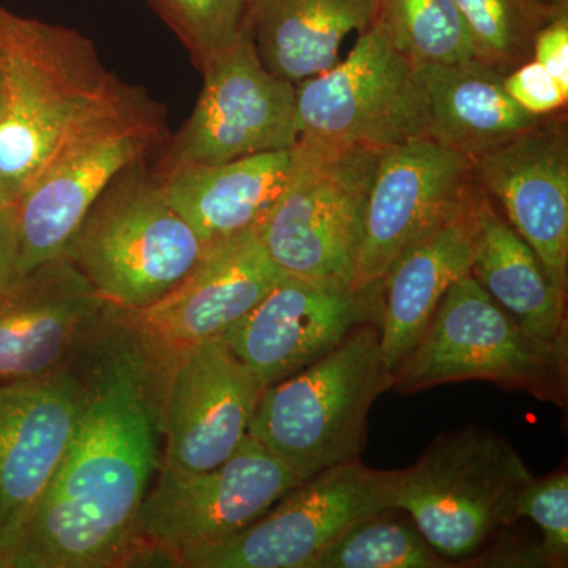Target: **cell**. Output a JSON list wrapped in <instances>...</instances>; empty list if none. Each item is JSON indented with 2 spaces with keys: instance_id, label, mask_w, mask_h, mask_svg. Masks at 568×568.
<instances>
[{
  "instance_id": "1",
  "label": "cell",
  "mask_w": 568,
  "mask_h": 568,
  "mask_svg": "<svg viewBox=\"0 0 568 568\" xmlns=\"http://www.w3.org/2000/svg\"><path fill=\"white\" fill-rule=\"evenodd\" d=\"M138 354L112 357L84 384L58 473L9 568H97L130 558L156 467V409Z\"/></svg>"
},
{
  "instance_id": "2",
  "label": "cell",
  "mask_w": 568,
  "mask_h": 568,
  "mask_svg": "<svg viewBox=\"0 0 568 568\" xmlns=\"http://www.w3.org/2000/svg\"><path fill=\"white\" fill-rule=\"evenodd\" d=\"M155 119L88 37L0 7V211L85 142Z\"/></svg>"
},
{
  "instance_id": "3",
  "label": "cell",
  "mask_w": 568,
  "mask_h": 568,
  "mask_svg": "<svg viewBox=\"0 0 568 568\" xmlns=\"http://www.w3.org/2000/svg\"><path fill=\"white\" fill-rule=\"evenodd\" d=\"M390 386L379 324H366L320 361L264 388L248 436L306 480L361 459L366 417Z\"/></svg>"
},
{
  "instance_id": "4",
  "label": "cell",
  "mask_w": 568,
  "mask_h": 568,
  "mask_svg": "<svg viewBox=\"0 0 568 568\" xmlns=\"http://www.w3.org/2000/svg\"><path fill=\"white\" fill-rule=\"evenodd\" d=\"M203 252L156 174L140 162L112 179L62 254L104 304L129 313L173 290Z\"/></svg>"
},
{
  "instance_id": "5",
  "label": "cell",
  "mask_w": 568,
  "mask_h": 568,
  "mask_svg": "<svg viewBox=\"0 0 568 568\" xmlns=\"http://www.w3.org/2000/svg\"><path fill=\"white\" fill-rule=\"evenodd\" d=\"M567 373V339L530 334L467 274L444 295L425 334L392 375L390 388L409 395L488 381L566 407Z\"/></svg>"
},
{
  "instance_id": "6",
  "label": "cell",
  "mask_w": 568,
  "mask_h": 568,
  "mask_svg": "<svg viewBox=\"0 0 568 568\" xmlns=\"http://www.w3.org/2000/svg\"><path fill=\"white\" fill-rule=\"evenodd\" d=\"M534 478L503 436L469 426L437 436L413 466L394 470V506L444 559L459 562L517 521L518 497Z\"/></svg>"
},
{
  "instance_id": "7",
  "label": "cell",
  "mask_w": 568,
  "mask_h": 568,
  "mask_svg": "<svg viewBox=\"0 0 568 568\" xmlns=\"http://www.w3.org/2000/svg\"><path fill=\"white\" fill-rule=\"evenodd\" d=\"M379 152L297 141L286 186L257 227L282 274L353 286Z\"/></svg>"
},
{
  "instance_id": "8",
  "label": "cell",
  "mask_w": 568,
  "mask_h": 568,
  "mask_svg": "<svg viewBox=\"0 0 568 568\" xmlns=\"http://www.w3.org/2000/svg\"><path fill=\"white\" fill-rule=\"evenodd\" d=\"M294 85L298 140L383 151L425 138L417 67L376 21L361 33L345 61Z\"/></svg>"
},
{
  "instance_id": "9",
  "label": "cell",
  "mask_w": 568,
  "mask_h": 568,
  "mask_svg": "<svg viewBox=\"0 0 568 568\" xmlns=\"http://www.w3.org/2000/svg\"><path fill=\"white\" fill-rule=\"evenodd\" d=\"M302 481L252 436L204 473L162 469L142 503L132 551L163 552L179 566L186 556L237 536Z\"/></svg>"
},
{
  "instance_id": "10",
  "label": "cell",
  "mask_w": 568,
  "mask_h": 568,
  "mask_svg": "<svg viewBox=\"0 0 568 568\" xmlns=\"http://www.w3.org/2000/svg\"><path fill=\"white\" fill-rule=\"evenodd\" d=\"M201 71L203 91L156 178L297 144L295 85L265 69L248 26Z\"/></svg>"
},
{
  "instance_id": "11",
  "label": "cell",
  "mask_w": 568,
  "mask_h": 568,
  "mask_svg": "<svg viewBox=\"0 0 568 568\" xmlns=\"http://www.w3.org/2000/svg\"><path fill=\"white\" fill-rule=\"evenodd\" d=\"M394 470L361 459L328 467L283 496L267 514L222 545L183 558L192 568H313L357 523L394 506Z\"/></svg>"
},
{
  "instance_id": "12",
  "label": "cell",
  "mask_w": 568,
  "mask_h": 568,
  "mask_svg": "<svg viewBox=\"0 0 568 568\" xmlns=\"http://www.w3.org/2000/svg\"><path fill=\"white\" fill-rule=\"evenodd\" d=\"M476 189L473 160L429 138L383 149L366 201L353 287L381 282L409 246L462 211Z\"/></svg>"
},
{
  "instance_id": "13",
  "label": "cell",
  "mask_w": 568,
  "mask_h": 568,
  "mask_svg": "<svg viewBox=\"0 0 568 568\" xmlns=\"http://www.w3.org/2000/svg\"><path fill=\"white\" fill-rule=\"evenodd\" d=\"M383 316V284L364 287L305 282L283 275L222 338L265 388L331 353Z\"/></svg>"
},
{
  "instance_id": "14",
  "label": "cell",
  "mask_w": 568,
  "mask_h": 568,
  "mask_svg": "<svg viewBox=\"0 0 568 568\" xmlns=\"http://www.w3.org/2000/svg\"><path fill=\"white\" fill-rule=\"evenodd\" d=\"M84 383L65 372L0 386V568H9L58 473L80 417Z\"/></svg>"
},
{
  "instance_id": "15",
  "label": "cell",
  "mask_w": 568,
  "mask_h": 568,
  "mask_svg": "<svg viewBox=\"0 0 568 568\" xmlns=\"http://www.w3.org/2000/svg\"><path fill=\"white\" fill-rule=\"evenodd\" d=\"M174 361L163 469L204 473L244 443L265 387L222 336L175 351Z\"/></svg>"
},
{
  "instance_id": "16",
  "label": "cell",
  "mask_w": 568,
  "mask_h": 568,
  "mask_svg": "<svg viewBox=\"0 0 568 568\" xmlns=\"http://www.w3.org/2000/svg\"><path fill=\"white\" fill-rule=\"evenodd\" d=\"M284 274L260 230L205 246L197 263L153 304L123 313L126 325L164 349L181 351L223 336L260 304Z\"/></svg>"
},
{
  "instance_id": "17",
  "label": "cell",
  "mask_w": 568,
  "mask_h": 568,
  "mask_svg": "<svg viewBox=\"0 0 568 568\" xmlns=\"http://www.w3.org/2000/svg\"><path fill=\"white\" fill-rule=\"evenodd\" d=\"M552 115L477 159L474 179L567 291L568 133Z\"/></svg>"
},
{
  "instance_id": "18",
  "label": "cell",
  "mask_w": 568,
  "mask_h": 568,
  "mask_svg": "<svg viewBox=\"0 0 568 568\" xmlns=\"http://www.w3.org/2000/svg\"><path fill=\"white\" fill-rule=\"evenodd\" d=\"M163 119L112 130L54 164L13 209L17 275L61 256L108 185L162 141Z\"/></svg>"
},
{
  "instance_id": "19",
  "label": "cell",
  "mask_w": 568,
  "mask_h": 568,
  "mask_svg": "<svg viewBox=\"0 0 568 568\" xmlns=\"http://www.w3.org/2000/svg\"><path fill=\"white\" fill-rule=\"evenodd\" d=\"M106 308L63 254L14 276L0 293V386L61 372Z\"/></svg>"
},
{
  "instance_id": "20",
  "label": "cell",
  "mask_w": 568,
  "mask_h": 568,
  "mask_svg": "<svg viewBox=\"0 0 568 568\" xmlns=\"http://www.w3.org/2000/svg\"><path fill=\"white\" fill-rule=\"evenodd\" d=\"M477 190L462 211L409 246L381 280V353L390 375L416 347L447 291L470 274Z\"/></svg>"
},
{
  "instance_id": "21",
  "label": "cell",
  "mask_w": 568,
  "mask_h": 568,
  "mask_svg": "<svg viewBox=\"0 0 568 568\" xmlns=\"http://www.w3.org/2000/svg\"><path fill=\"white\" fill-rule=\"evenodd\" d=\"M293 160L294 148L261 152L159 181L168 203L205 248L263 224L286 186Z\"/></svg>"
},
{
  "instance_id": "22",
  "label": "cell",
  "mask_w": 568,
  "mask_h": 568,
  "mask_svg": "<svg viewBox=\"0 0 568 568\" xmlns=\"http://www.w3.org/2000/svg\"><path fill=\"white\" fill-rule=\"evenodd\" d=\"M416 67L425 95V138L473 162L547 119L523 110L504 88L506 74L477 59Z\"/></svg>"
},
{
  "instance_id": "23",
  "label": "cell",
  "mask_w": 568,
  "mask_h": 568,
  "mask_svg": "<svg viewBox=\"0 0 568 568\" xmlns=\"http://www.w3.org/2000/svg\"><path fill=\"white\" fill-rule=\"evenodd\" d=\"M376 18L375 0H248L246 26L265 69L302 82L332 69L351 32Z\"/></svg>"
},
{
  "instance_id": "24",
  "label": "cell",
  "mask_w": 568,
  "mask_h": 568,
  "mask_svg": "<svg viewBox=\"0 0 568 568\" xmlns=\"http://www.w3.org/2000/svg\"><path fill=\"white\" fill-rule=\"evenodd\" d=\"M477 237L470 275L530 334L567 339V291L478 186Z\"/></svg>"
},
{
  "instance_id": "25",
  "label": "cell",
  "mask_w": 568,
  "mask_h": 568,
  "mask_svg": "<svg viewBox=\"0 0 568 568\" xmlns=\"http://www.w3.org/2000/svg\"><path fill=\"white\" fill-rule=\"evenodd\" d=\"M375 21L414 65L474 59L473 40L455 0H375Z\"/></svg>"
},
{
  "instance_id": "26",
  "label": "cell",
  "mask_w": 568,
  "mask_h": 568,
  "mask_svg": "<svg viewBox=\"0 0 568 568\" xmlns=\"http://www.w3.org/2000/svg\"><path fill=\"white\" fill-rule=\"evenodd\" d=\"M373 515L347 529L313 568H446L444 559L422 536L413 519Z\"/></svg>"
},
{
  "instance_id": "27",
  "label": "cell",
  "mask_w": 568,
  "mask_h": 568,
  "mask_svg": "<svg viewBox=\"0 0 568 568\" xmlns=\"http://www.w3.org/2000/svg\"><path fill=\"white\" fill-rule=\"evenodd\" d=\"M473 40L474 59L503 74L532 59L541 26L551 21L534 0H455Z\"/></svg>"
},
{
  "instance_id": "28",
  "label": "cell",
  "mask_w": 568,
  "mask_h": 568,
  "mask_svg": "<svg viewBox=\"0 0 568 568\" xmlns=\"http://www.w3.org/2000/svg\"><path fill=\"white\" fill-rule=\"evenodd\" d=\"M203 70L244 32L248 0H148Z\"/></svg>"
},
{
  "instance_id": "29",
  "label": "cell",
  "mask_w": 568,
  "mask_h": 568,
  "mask_svg": "<svg viewBox=\"0 0 568 568\" xmlns=\"http://www.w3.org/2000/svg\"><path fill=\"white\" fill-rule=\"evenodd\" d=\"M517 518H530L544 534L540 551L548 567L568 562V476L567 473L534 478L523 489L515 507Z\"/></svg>"
},
{
  "instance_id": "30",
  "label": "cell",
  "mask_w": 568,
  "mask_h": 568,
  "mask_svg": "<svg viewBox=\"0 0 568 568\" xmlns=\"http://www.w3.org/2000/svg\"><path fill=\"white\" fill-rule=\"evenodd\" d=\"M504 88L523 110L537 118H548L567 106V89L534 59L506 74Z\"/></svg>"
},
{
  "instance_id": "31",
  "label": "cell",
  "mask_w": 568,
  "mask_h": 568,
  "mask_svg": "<svg viewBox=\"0 0 568 568\" xmlns=\"http://www.w3.org/2000/svg\"><path fill=\"white\" fill-rule=\"evenodd\" d=\"M532 59L568 91V14L555 18L538 29Z\"/></svg>"
},
{
  "instance_id": "32",
  "label": "cell",
  "mask_w": 568,
  "mask_h": 568,
  "mask_svg": "<svg viewBox=\"0 0 568 568\" xmlns=\"http://www.w3.org/2000/svg\"><path fill=\"white\" fill-rule=\"evenodd\" d=\"M17 276L13 212L0 211V293Z\"/></svg>"
},
{
  "instance_id": "33",
  "label": "cell",
  "mask_w": 568,
  "mask_h": 568,
  "mask_svg": "<svg viewBox=\"0 0 568 568\" xmlns=\"http://www.w3.org/2000/svg\"><path fill=\"white\" fill-rule=\"evenodd\" d=\"M551 20L568 14V0H534Z\"/></svg>"
}]
</instances>
